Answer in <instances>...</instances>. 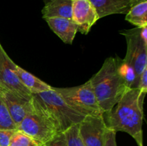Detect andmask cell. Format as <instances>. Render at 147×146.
Listing matches in <instances>:
<instances>
[{
  "instance_id": "obj_1",
  "label": "cell",
  "mask_w": 147,
  "mask_h": 146,
  "mask_svg": "<svg viewBox=\"0 0 147 146\" xmlns=\"http://www.w3.org/2000/svg\"><path fill=\"white\" fill-rule=\"evenodd\" d=\"M146 94L137 88L129 89L110 111L103 114L109 130L128 133L139 146H144L143 105Z\"/></svg>"
},
{
  "instance_id": "obj_2",
  "label": "cell",
  "mask_w": 147,
  "mask_h": 146,
  "mask_svg": "<svg viewBox=\"0 0 147 146\" xmlns=\"http://www.w3.org/2000/svg\"><path fill=\"white\" fill-rule=\"evenodd\" d=\"M119 60L118 57L107 58L100 70L89 80L103 114L110 111L130 89L119 73Z\"/></svg>"
},
{
  "instance_id": "obj_3",
  "label": "cell",
  "mask_w": 147,
  "mask_h": 146,
  "mask_svg": "<svg viewBox=\"0 0 147 146\" xmlns=\"http://www.w3.org/2000/svg\"><path fill=\"white\" fill-rule=\"evenodd\" d=\"M17 129L43 144L62 133L55 120L33 95L31 109Z\"/></svg>"
},
{
  "instance_id": "obj_4",
  "label": "cell",
  "mask_w": 147,
  "mask_h": 146,
  "mask_svg": "<svg viewBox=\"0 0 147 146\" xmlns=\"http://www.w3.org/2000/svg\"><path fill=\"white\" fill-rule=\"evenodd\" d=\"M50 113L60 127V131L79 124L86 116L80 114L72 108L63 97L52 89L47 91L32 94Z\"/></svg>"
},
{
  "instance_id": "obj_5",
  "label": "cell",
  "mask_w": 147,
  "mask_h": 146,
  "mask_svg": "<svg viewBox=\"0 0 147 146\" xmlns=\"http://www.w3.org/2000/svg\"><path fill=\"white\" fill-rule=\"evenodd\" d=\"M76 111L84 116L103 114L90 80L73 87H53Z\"/></svg>"
},
{
  "instance_id": "obj_6",
  "label": "cell",
  "mask_w": 147,
  "mask_h": 146,
  "mask_svg": "<svg viewBox=\"0 0 147 146\" xmlns=\"http://www.w3.org/2000/svg\"><path fill=\"white\" fill-rule=\"evenodd\" d=\"M140 28L125 30L121 34L126 37L127 52L124 61L134 67L136 72V80L133 88H136L138 81L144 70L147 68V44L140 36Z\"/></svg>"
},
{
  "instance_id": "obj_7",
  "label": "cell",
  "mask_w": 147,
  "mask_h": 146,
  "mask_svg": "<svg viewBox=\"0 0 147 146\" xmlns=\"http://www.w3.org/2000/svg\"><path fill=\"white\" fill-rule=\"evenodd\" d=\"M16 66L0 43V88L6 89L24 98L31 99L32 94L19 79Z\"/></svg>"
},
{
  "instance_id": "obj_8",
  "label": "cell",
  "mask_w": 147,
  "mask_h": 146,
  "mask_svg": "<svg viewBox=\"0 0 147 146\" xmlns=\"http://www.w3.org/2000/svg\"><path fill=\"white\" fill-rule=\"evenodd\" d=\"M108 130L103 114L87 115L79 123V134L86 146H105Z\"/></svg>"
},
{
  "instance_id": "obj_9",
  "label": "cell",
  "mask_w": 147,
  "mask_h": 146,
  "mask_svg": "<svg viewBox=\"0 0 147 146\" xmlns=\"http://www.w3.org/2000/svg\"><path fill=\"white\" fill-rule=\"evenodd\" d=\"M98 19L97 11L89 0H72V20L78 25V31L87 34Z\"/></svg>"
},
{
  "instance_id": "obj_10",
  "label": "cell",
  "mask_w": 147,
  "mask_h": 146,
  "mask_svg": "<svg viewBox=\"0 0 147 146\" xmlns=\"http://www.w3.org/2000/svg\"><path fill=\"white\" fill-rule=\"evenodd\" d=\"M0 95L6 104L9 114L17 127L21 123L32 104V97L27 99L4 88H0Z\"/></svg>"
},
{
  "instance_id": "obj_11",
  "label": "cell",
  "mask_w": 147,
  "mask_h": 146,
  "mask_svg": "<svg viewBox=\"0 0 147 146\" xmlns=\"http://www.w3.org/2000/svg\"><path fill=\"white\" fill-rule=\"evenodd\" d=\"M50 28L65 44H72L78 32V25L70 19L53 17L45 19Z\"/></svg>"
},
{
  "instance_id": "obj_12",
  "label": "cell",
  "mask_w": 147,
  "mask_h": 146,
  "mask_svg": "<svg viewBox=\"0 0 147 146\" xmlns=\"http://www.w3.org/2000/svg\"><path fill=\"white\" fill-rule=\"evenodd\" d=\"M99 19L116 14H126L130 9V0H89Z\"/></svg>"
},
{
  "instance_id": "obj_13",
  "label": "cell",
  "mask_w": 147,
  "mask_h": 146,
  "mask_svg": "<svg viewBox=\"0 0 147 146\" xmlns=\"http://www.w3.org/2000/svg\"><path fill=\"white\" fill-rule=\"evenodd\" d=\"M43 19L60 17L72 19V0H53L42 10Z\"/></svg>"
},
{
  "instance_id": "obj_14",
  "label": "cell",
  "mask_w": 147,
  "mask_h": 146,
  "mask_svg": "<svg viewBox=\"0 0 147 146\" xmlns=\"http://www.w3.org/2000/svg\"><path fill=\"white\" fill-rule=\"evenodd\" d=\"M16 72L23 85L31 92L32 94L42 92L52 89L51 86L42 81L40 79L37 78L20 66H16Z\"/></svg>"
},
{
  "instance_id": "obj_15",
  "label": "cell",
  "mask_w": 147,
  "mask_h": 146,
  "mask_svg": "<svg viewBox=\"0 0 147 146\" xmlns=\"http://www.w3.org/2000/svg\"><path fill=\"white\" fill-rule=\"evenodd\" d=\"M126 20L137 28L147 27V1L131 7L126 14Z\"/></svg>"
},
{
  "instance_id": "obj_16",
  "label": "cell",
  "mask_w": 147,
  "mask_h": 146,
  "mask_svg": "<svg viewBox=\"0 0 147 146\" xmlns=\"http://www.w3.org/2000/svg\"><path fill=\"white\" fill-rule=\"evenodd\" d=\"M45 145L17 129L11 136L8 146H45Z\"/></svg>"
},
{
  "instance_id": "obj_17",
  "label": "cell",
  "mask_w": 147,
  "mask_h": 146,
  "mask_svg": "<svg viewBox=\"0 0 147 146\" xmlns=\"http://www.w3.org/2000/svg\"><path fill=\"white\" fill-rule=\"evenodd\" d=\"M119 71L124 80L129 88H133L136 80V72L134 67L129 63L120 59L119 63Z\"/></svg>"
},
{
  "instance_id": "obj_18",
  "label": "cell",
  "mask_w": 147,
  "mask_h": 146,
  "mask_svg": "<svg viewBox=\"0 0 147 146\" xmlns=\"http://www.w3.org/2000/svg\"><path fill=\"white\" fill-rule=\"evenodd\" d=\"M17 127L13 121L6 104L0 95V130H17Z\"/></svg>"
},
{
  "instance_id": "obj_19",
  "label": "cell",
  "mask_w": 147,
  "mask_h": 146,
  "mask_svg": "<svg viewBox=\"0 0 147 146\" xmlns=\"http://www.w3.org/2000/svg\"><path fill=\"white\" fill-rule=\"evenodd\" d=\"M67 146H86L79 134V124L72 126L64 132Z\"/></svg>"
},
{
  "instance_id": "obj_20",
  "label": "cell",
  "mask_w": 147,
  "mask_h": 146,
  "mask_svg": "<svg viewBox=\"0 0 147 146\" xmlns=\"http://www.w3.org/2000/svg\"><path fill=\"white\" fill-rule=\"evenodd\" d=\"M16 130H0V146H8Z\"/></svg>"
},
{
  "instance_id": "obj_21",
  "label": "cell",
  "mask_w": 147,
  "mask_h": 146,
  "mask_svg": "<svg viewBox=\"0 0 147 146\" xmlns=\"http://www.w3.org/2000/svg\"><path fill=\"white\" fill-rule=\"evenodd\" d=\"M45 146H67L64 133H60L53 139L46 143Z\"/></svg>"
},
{
  "instance_id": "obj_22",
  "label": "cell",
  "mask_w": 147,
  "mask_h": 146,
  "mask_svg": "<svg viewBox=\"0 0 147 146\" xmlns=\"http://www.w3.org/2000/svg\"><path fill=\"white\" fill-rule=\"evenodd\" d=\"M137 89L143 92H147V68L143 71L139 79L137 84Z\"/></svg>"
},
{
  "instance_id": "obj_23",
  "label": "cell",
  "mask_w": 147,
  "mask_h": 146,
  "mask_svg": "<svg viewBox=\"0 0 147 146\" xmlns=\"http://www.w3.org/2000/svg\"><path fill=\"white\" fill-rule=\"evenodd\" d=\"M116 132L111 130H108L105 140V146H117L116 140Z\"/></svg>"
},
{
  "instance_id": "obj_24",
  "label": "cell",
  "mask_w": 147,
  "mask_h": 146,
  "mask_svg": "<svg viewBox=\"0 0 147 146\" xmlns=\"http://www.w3.org/2000/svg\"><path fill=\"white\" fill-rule=\"evenodd\" d=\"M140 36L141 38L144 41L145 44H147V27H144L140 28Z\"/></svg>"
},
{
  "instance_id": "obj_25",
  "label": "cell",
  "mask_w": 147,
  "mask_h": 146,
  "mask_svg": "<svg viewBox=\"0 0 147 146\" xmlns=\"http://www.w3.org/2000/svg\"><path fill=\"white\" fill-rule=\"evenodd\" d=\"M147 1V0H130V7L132 6L135 5L136 4H139V3L142 2V1Z\"/></svg>"
},
{
  "instance_id": "obj_26",
  "label": "cell",
  "mask_w": 147,
  "mask_h": 146,
  "mask_svg": "<svg viewBox=\"0 0 147 146\" xmlns=\"http://www.w3.org/2000/svg\"><path fill=\"white\" fill-rule=\"evenodd\" d=\"M43 1H44V2H45V4H47V3H48V2H50V1H53V0H43Z\"/></svg>"
}]
</instances>
